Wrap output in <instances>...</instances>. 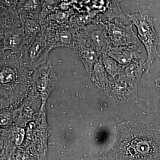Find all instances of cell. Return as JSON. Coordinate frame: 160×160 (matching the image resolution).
<instances>
[{
	"label": "cell",
	"instance_id": "5bb4252c",
	"mask_svg": "<svg viewBox=\"0 0 160 160\" xmlns=\"http://www.w3.org/2000/svg\"><path fill=\"white\" fill-rule=\"evenodd\" d=\"M101 57L103 61L107 71L110 74L114 76L117 74L120 71L119 66L113 58L108 55L107 53H103L101 54Z\"/></svg>",
	"mask_w": 160,
	"mask_h": 160
},
{
	"label": "cell",
	"instance_id": "277c9868",
	"mask_svg": "<svg viewBox=\"0 0 160 160\" xmlns=\"http://www.w3.org/2000/svg\"><path fill=\"white\" fill-rule=\"evenodd\" d=\"M49 48L42 34L26 44L19 53L22 61L30 68L39 66L49 59Z\"/></svg>",
	"mask_w": 160,
	"mask_h": 160
},
{
	"label": "cell",
	"instance_id": "3957f363",
	"mask_svg": "<svg viewBox=\"0 0 160 160\" xmlns=\"http://www.w3.org/2000/svg\"><path fill=\"white\" fill-rule=\"evenodd\" d=\"M42 34L51 50L59 47L72 49L75 42V31L68 24H57L45 19L40 21Z\"/></svg>",
	"mask_w": 160,
	"mask_h": 160
},
{
	"label": "cell",
	"instance_id": "52a82bcc",
	"mask_svg": "<svg viewBox=\"0 0 160 160\" xmlns=\"http://www.w3.org/2000/svg\"><path fill=\"white\" fill-rule=\"evenodd\" d=\"M106 53L123 65L146 60L147 57L146 49L141 42L126 46L112 47Z\"/></svg>",
	"mask_w": 160,
	"mask_h": 160
},
{
	"label": "cell",
	"instance_id": "30bf717a",
	"mask_svg": "<svg viewBox=\"0 0 160 160\" xmlns=\"http://www.w3.org/2000/svg\"><path fill=\"white\" fill-rule=\"evenodd\" d=\"M20 15L26 38V45L42 34V26L39 20L24 15Z\"/></svg>",
	"mask_w": 160,
	"mask_h": 160
},
{
	"label": "cell",
	"instance_id": "7c38bea8",
	"mask_svg": "<svg viewBox=\"0 0 160 160\" xmlns=\"http://www.w3.org/2000/svg\"><path fill=\"white\" fill-rule=\"evenodd\" d=\"M17 10L20 14L39 20L42 11V0H26L19 4Z\"/></svg>",
	"mask_w": 160,
	"mask_h": 160
},
{
	"label": "cell",
	"instance_id": "ba28073f",
	"mask_svg": "<svg viewBox=\"0 0 160 160\" xmlns=\"http://www.w3.org/2000/svg\"><path fill=\"white\" fill-rule=\"evenodd\" d=\"M79 29L101 54L107 53L112 47L103 22L92 23Z\"/></svg>",
	"mask_w": 160,
	"mask_h": 160
},
{
	"label": "cell",
	"instance_id": "8992f818",
	"mask_svg": "<svg viewBox=\"0 0 160 160\" xmlns=\"http://www.w3.org/2000/svg\"><path fill=\"white\" fill-rule=\"evenodd\" d=\"M72 49L88 70L91 69L102 54L80 29L75 31V42Z\"/></svg>",
	"mask_w": 160,
	"mask_h": 160
},
{
	"label": "cell",
	"instance_id": "9a60e30c",
	"mask_svg": "<svg viewBox=\"0 0 160 160\" xmlns=\"http://www.w3.org/2000/svg\"><path fill=\"white\" fill-rule=\"evenodd\" d=\"M17 0H1V8H14L17 9Z\"/></svg>",
	"mask_w": 160,
	"mask_h": 160
},
{
	"label": "cell",
	"instance_id": "6da1fadb",
	"mask_svg": "<svg viewBox=\"0 0 160 160\" xmlns=\"http://www.w3.org/2000/svg\"><path fill=\"white\" fill-rule=\"evenodd\" d=\"M109 155L113 159L160 160V128L132 122L120 124Z\"/></svg>",
	"mask_w": 160,
	"mask_h": 160
},
{
	"label": "cell",
	"instance_id": "4fadbf2b",
	"mask_svg": "<svg viewBox=\"0 0 160 160\" xmlns=\"http://www.w3.org/2000/svg\"><path fill=\"white\" fill-rule=\"evenodd\" d=\"M73 12L70 10H59L56 9L46 18V19L59 24H68Z\"/></svg>",
	"mask_w": 160,
	"mask_h": 160
},
{
	"label": "cell",
	"instance_id": "9c48e42d",
	"mask_svg": "<svg viewBox=\"0 0 160 160\" xmlns=\"http://www.w3.org/2000/svg\"><path fill=\"white\" fill-rule=\"evenodd\" d=\"M0 50L20 53L26 44L22 26L15 29L0 31Z\"/></svg>",
	"mask_w": 160,
	"mask_h": 160
},
{
	"label": "cell",
	"instance_id": "8fae6325",
	"mask_svg": "<svg viewBox=\"0 0 160 160\" xmlns=\"http://www.w3.org/2000/svg\"><path fill=\"white\" fill-rule=\"evenodd\" d=\"M0 31L19 28L22 26L21 17L16 9L1 8Z\"/></svg>",
	"mask_w": 160,
	"mask_h": 160
},
{
	"label": "cell",
	"instance_id": "5b68a950",
	"mask_svg": "<svg viewBox=\"0 0 160 160\" xmlns=\"http://www.w3.org/2000/svg\"><path fill=\"white\" fill-rule=\"evenodd\" d=\"M112 47L126 46L139 42L140 41L132 29V24L119 21L118 19L108 20L104 22Z\"/></svg>",
	"mask_w": 160,
	"mask_h": 160
},
{
	"label": "cell",
	"instance_id": "2e32d148",
	"mask_svg": "<svg viewBox=\"0 0 160 160\" xmlns=\"http://www.w3.org/2000/svg\"><path fill=\"white\" fill-rule=\"evenodd\" d=\"M156 84L158 88L160 90V77L157 79L156 80Z\"/></svg>",
	"mask_w": 160,
	"mask_h": 160
},
{
	"label": "cell",
	"instance_id": "7a4b0ae2",
	"mask_svg": "<svg viewBox=\"0 0 160 160\" xmlns=\"http://www.w3.org/2000/svg\"><path fill=\"white\" fill-rule=\"evenodd\" d=\"M127 16L137 29L138 38L146 49L147 61L150 64L155 58L159 56L158 48L160 39L155 29L153 18L145 11L129 13Z\"/></svg>",
	"mask_w": 160,
	"mask_h": 160
}]
</instances>
